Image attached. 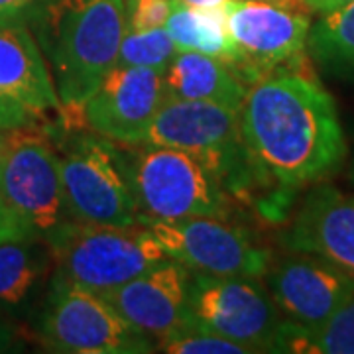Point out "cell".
Here are the masks:
<instances>
[{"instance_id": "obj_1", "label": "cell", "mask_w": 354, "mask_h": 354, "mask_svg": "<svg viewBox=\"0 0 354 354\" xmlns=\"http://www.w3.org/2000/svg\"><path fill=\"white\" fill-rule=\"evenodd\" d=\"M241 130L252 164L283 187L323 179L346 156L333 97L317 81L291 71L262 75L248 85Z\"/></svg>"}, {"instance_id": "obj_2", "label": "cell", "mask_w": 354, "mask_h": 354, "mask_svg": "<svg viewBox=\"0 0 354 354\" xmlns=\"http://www.w3.org/2000/svg\"><path fill=\"white\" fill-rule=\"evenodd\" d=\"M32 20L62 106L81 109L116 65L127 34L124 0H41Z\"/></svg>"}, {"instance_id": "obj_3", "label": "cell", "mask_w": 354, "mask_h": 354, "mask_svg": "<svg viewBox=\"0 0 354 354\" xmlns=\"http://www.w3.org/2000/svg\"><path fill=\"white\" fill-rule=\"evenodd\" d=\"M46 242L57 274L99 295L169 260L146 225L109 227L67 221Z\"/></svg>"}, {"instance_id": "obj_4", "label": "cell", "mask_w": 354, "mask_h": 354, "mask_svg": "<svg viewBox=\"0 0 354 354\" xmlns=\"http://www.w3.org/2000/svg\"><path fill=\"white\" fill-rule=\"evenodd\" d=\"M127 156L144 225L228 213L225 181L197 156L152 144Z\"/></svg>"}, {"instance_id": "obj_5", "label": "cell", "mask_w": 354, "mask_h": 354, "mask_svg": "<svg viewBox=\"0 0 354 354\" xmlns=\"http://www.w3.org/2000/svg\"><path fill=\"white\" fill-rule=\"evenodd\" d=\"M57 158L69 218L109 227L144 225L128 156L113 140L97 132L79 134Z\"/></svg>"}, {"instance_id": "obj_6", "label": "cell", "mask_w": 354, "mask_h": 354, "mask_svg": "<svg viewBox=\"0 0 354 354\" xmlns=\"http://www.w3.org/2000/svg\"><path fill=\"white\" fill-rule=\"evenodd\" d=\"M39 337L53 353L144 354L153 342L127 323L102 295L83 290L59 274L41 309Z\"/></svg>"}, {"instance_id": "obj_7", "label": "cell", "mask_w": 354, "mask_h": 354, "mask_svg": "<svg viewBox=\"0 0 354 354\" xmlns=\"http://www.w3.org/2000/svg\"><path fill=\"white\" fill-rule=\"evenodd\" d=\"M191 327L239 342L250 353H274L281 319L266 286L248 276L191 272Z\"/></svg>"}, {"instance_id": "obj_8", "label": "cell", "mask_w": 354, "mask_h": 354, "mask_svg": "<svg viewBox=\"0 0 354 354\" xmlns=\"http://www.w3.org/2000/svg\"><path fill=\"white\" fill-rule=\"evenodd\" d=\"M0 195L44 241L73 221L65 209L59 158L38 127L6 130Z\"/></svg>"}, {"instance_id": "obj_9", "label": "cell", "mask_w": 354, "mask_h": 354, "mask_svg": "<svg viewBox=\"0 0 354 354\" xmlns=\"http://www.w3.org/2000/svg\"><path fill=\"white\" fill-rule=\"evenodd\" d=\"M140 144L167 146L197 156L223 181L241 176L252 162L244 146L241 113L215 102L169 97L162 102Z\"/></svg>"}, {"instance_id": "obj_10", "label": "cell", "mask_w": 354, "mask_h": 354, "mask_svg": "<svg viewBox=\"0 0 354 354\" xmlns=\"http://www.w3.org/2000/svg\"><path fill=\"white\" fill-rule=\"evenodd\" d=\"M167 258L191 272L209 276L260 278L270 266V252L254 244L241 227L218 216H189L148 225Z\"/></svg>"}, {"instance_id": "obj_11", "label": "cell", "mask_w": 354, "mask_h": 354, "mask_svg": "<svg viewBox=\"0 0 354 354\" xmlns=\"http://www.w3.org/2000/svg\"><path fill=\"white\" fill-rule=\"evenodd\" d=\"M59 109L50 65L28 22H0V130L38 127Z\"/></svg>"}, {"instance_id": "obj_12", "label": "cell", "mask_w": 354, "mask_h": 354, "mask_svg": "<svg viewBox=\"0 0 354 354\" xmlns=\"http://www.w3.org/2000/svg\"><path fill=\"white\" fill-rule=\"evenodd\" d=\"M230 38L239 50L232 65L250 85L266 71L301 55L307 46L311 22L288 6L266 0H228L223 4Z\"/></svg>"}, {"instance_id": "obj_13", "label": "cell", "mask_w": 354, "mask_h": 354, "mask_svg": "<svg viewBox=\"0 0 354 354\" xmlns=\"http://www.w3.org/2000/svg\"><path fill=\"white\" fill-rule=\"evenodd\" d=\"M167 99L164 73L148 67L114 65L81 106L93 132L134 146Z\"/></svg>"}, {"instance_id": "obj_14", "label": "cell", "mask_w": 354, "mask_h": 354, "mask_svg": "<svg viewBox=\"0 0 354 354\" xmlns=\"http://www.w3.org/2000/svg\"><path fill=\"white\" fill-rule=\"evenodd\" d=\"M264 276L278 311L307 329L325 323L354 293L351 274L313 254H290Z\"/></svg>"}, {"instance_id": "obj_15", "label": "cell", "mask_w": 354, "mask_h": 354, "mask_svg": "<svg viewBox=\"0 0 354 354\" xmlns=\"http://www.w3.org/2000/svg\"><path fill=\"white\" fill-rule=\"evenodd\" d=\"M189 281L191 270L169 258L102 297L156 344L191 327Z\"/></svg>"}, {"instance_id": "obj_16", "label": "cell", "mask_w": 354, "mask_h": 354, "mask_svg": "<svg viewBox=\"0 0 354 354\" xmlns=\"http://www.w3.org/2000/svg\"><path fill=\"white\" fill-rule=\"evenodd\" d=\"M283 242L291 252L319 256L354 278V195L333 185L309 191Z\"/></svg>"}, {"instance_id": "obj_17", "label": "cell", "mask_w": 354, "mask_h": 354, "mask_svg": "<svg viewBox=\"0 0 354 354\" xmlns=\"http://www.w3.org/2000/svg\"><path fill=\"white\" fill-rule=\"evenodd\" d=\"M164 81L169 97L215 102L239 113L248 91L232 65L199 51H177Z\"/></svg>"}, {"instance_id": "obj_18", "label": "cell", "mask_w": 354, "mask_h": 354, "mask_svg": "<svg viewBox=\"0 0 354 354\" xmlns=\"http://www.w3.org/2000/svg\"><path fill=\"white\" fill-rule=\"evenodd\" d=\"M164 28L179 51H199L230 65L239 64V50L228 34L223 6L197 8L174 0Z\"/></svg>"}, {"instance_id": "obj_19", "label": "cell", "mask_w": 354, "mask_h": 354, "mask_svg": "<svg viewBox=\"0 0 354 354\" xmlns=\"http://www.w3.org/2000/svg\"><path fill=\"white\" fill-rule=\"evenodd\" d=\"M274 353L354 354V293L319 327L281 321Z\"/></svg>"}, {"instance_id": "obj_20", "label": "cell", "mask_w": 354, "mask_h": 354, "mask_svg": "<svg viewBox=\"0 0 354 354\" xmlns=\"http://www.w3.org/2000/svg\"><path fill=\"white\" fill-rule=\"evenodd\" d=\"M48 270V256L36 239L0 244V307L18 309L32 293Z\"/></svg>"}, {"instance_id": "obj_21", "label": "cell", "mask_w": 354, "mask_h": 354, "mask_svg": "<svg viewBox=\"0 0 354 354\" xmlns=\"http://www.w3.org/2000/svg\"><path fill=\"white\" fill-rule=\"evenodd\" d=\"M307 48L327 71L354 77V0L309 28Z\"/></svg>"}, {"instance_id": "obj_22", "label": "cell", "mask_w": 354, "mask_h": 354, "mask_svg": "<svg viewBox=\"0 0 354 354\" xmlns=\"http://www.w3.org/2000/svg\"><path fill=\"white\" fill-rule=\"evenodd\" d=\"M177 46L165 28H153L144 32L127 30L120 50L116 55V65L130 67H148L153 71L165 73V69L177 55Z\"/></svg>"}, {"instance_id": "obj_23", "label": "cell", "mask_w": 354, "mask_h": 354, "mask_svg": "<svg viewBox=\"0 0 354 354\" xmlns=\"http://www.w3.org/2000/svg\"><path fill=\"white\" fill-rule=\"evenodd\" d=\"M156 344L160 351L169 354H250V351L239 342L197 327L179 330Z\"/></svg>"}, {"instance_id": "obj_24", "label": "cell", "mask_w": 354, "mask_h": 354, "mask_svg": "<svg viewBox=\"0 0 354 354\" xmlns=\"http://www.w3.org/2000/svg\"><path fill=\"white\" fill-rule=\"evenodd\" d=\"M127 4V30L144 32L164 28L174 0H124Z\"/></svg>"}, {"instance_id": "obj_25", "label": "cell", "mask_w": 354, "mask_h": 354, "mask_svg": "<svg viewBox=\"0 0 354 354\" xmlns=\"http://www.w3.org/2000/svg\"><path fill=\"white\" fill-rule=\"evenodd\" d=\"M36 230L26 223L0 195V244L2 242L36 239Z\"/></svg>"}, {"instance_id": "obj_26", "label": "cell", "mask_w": 354, "mask_h": 354, "mask_svg": "<svg viewBox=\"0 0 354 354\" xmlns=\"http://www.w3.org/2000/svg\"><path fill=\"white\" fill-rule=\"evenodd\" d=\"M41 0H0V22H28L39 8Z\"/></svg>"}, {"instance_id": "obj_27", "label": "cell", "mask_w": 354, "mask_h": 354, "mask_svg": "<svg viewBox=\"0 0 354 354\" xmlns=\"http://www.w3.org/2000/svg\"><path fill=\"white\" fill-rule=\"evenodd\" d=\"M301 2H304L309 10H313V12L327 14L337 10V8H341L344 4H348V2H353V0H301Z\"/></svg>"}, {"instance_id": "obj_28", "label": "cell", "mask_w": 354, "mask_h": 354, "mask_svg": "<svg viewBox=\"0 0 354 354\" xmlns=\"http://www.w3.org/2000/svg\"><path fill=\"white\" fill-rule=\"evenodd\" d=\"M14 344H16V333L4 319H0V353L12 351Z\"/></svg>"}, {"instance_id": "obj_29", "label": "cell", "mask_w": 354, "mask_h": 354, "mask_svg": "<svg viewBox=\"0 0 354 354\" xmlns=\"http://www.w3.org/2000/svg\"><path fill=\"white\" fill-rule=\"evenodd\" d=\"M189 6H197V8H211V6H223L228 0H181Z\"/></svg>"}, {"instance_id": "obj_30", "label": "cell", "mask_w": 354, "mask_h": 354, "mask_svg": "<svg viewBox=\"0 0 354 354\" xmlns=\"http://www.w3.org/2000/svg\"><path fill=\"white\" fill-rule=\"evenodd\" d=\"M4 140H6V130H0V156H2V148H4Z\"/></svg>"}, {"instance_id": "obj_31", "label": "cell", "mask_w": 354, "mask_h": 354, "mask_svg": "<svg viewBox=\"0 0 354 354\" xmlns=\"http://www.w3.org/2000/svg\"><path fill=\"white\" fill-rule=\"evenodd\" d=\"M266 2H274V4H281V6H290L291 0H266Z\"/></svg>"}, {"instance_id": "obj_32", "label": "cell", "mask_w": 354, "mask_h": 354, "mask_svg": "<svg viewBox=\"0 0 354 354\" xmlns=\"http://www.w3.org/2000/svg\"><path fill=\"white\" fill-rule=\"evenodd\" d=\"M351 179L354 181V158H353V165H351Z\"/></svg>"}]
</instances>
